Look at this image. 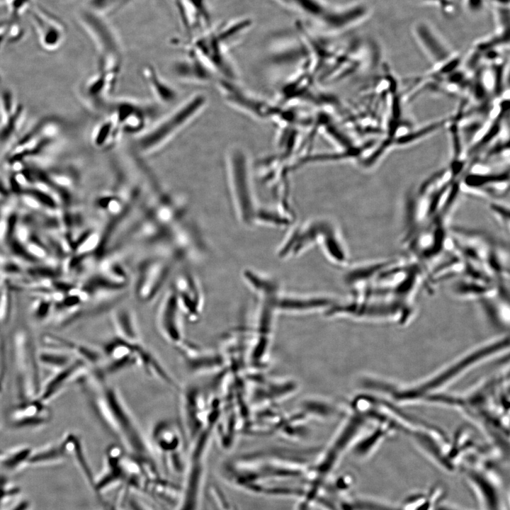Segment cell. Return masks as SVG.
<instances>
[{"mask_svg": "<svg viewBox=\"0 0 510 510\" xmlns=\"http://www.w3.org/2000/svg\"><path fill=\"white\" fill-rule=\"evenodd\" d=\"M87 391L92 406L108 429L134 450L145 451L147 444L137 423L119 395L106 378L91 375Z\"/></svg>", "mask_w": 510, "mask_h": 510, "instance_id": "6da1fadb", "label": "cell"}, {"mask_svg": "<svg viewBox=\"0 0 510 510\" xmlns=\"http://www.w3.org/2000/svg\"><path fill=\"white\" fill-rule=\"evenodd\" d=\"M317 245L334 264L345 265L348 261L347 249L339 227L324 217L311 219L295 227L282 242L278 254L282 259H291Z\"/></svg>", "mask_w": 510, "mask_h": 510, "instance_id": "7a4b0ae2", "label": "cell"}, {"mask_svg": "<svg viewBox=\"0 0 510 510\" xmlns=\"http://www.w3.org/2000/svg\"><path fill=\"white\" fill-rule=\"evenodd\" d=\"M227 166L234 202L240 219L247 225L264 222L281 225L283 219L277 210L263 208L258 203L244 152L237 147L231 149Z\"/></svg>", "mask_w": 510, "mask_h": 510, "instance_id": "3957f363", "label": "cell"}, {"mask_svg": "<svg viewBox=\"0 0 510 510\" xmlns=\"http://www.w3.org/2000/svg\"><path fill=\"white\" fill-rule=\"evenodd\" d=\"M206 103L202 94L189 97L137 139V149L147 154L162 147L201 113Z\"/></svg>", "mask_w": 510, "mask_h": 510, "instance_id": "277c9868", "label": "cell"}, {"mask_svg": "<svg viewBox=\"0 0 510 510\" xmlns=\"http://www.w3.org/2000/svg\"><path fill=\"white\" fill-rule=\"evenodd\" d=\"M16 393L20 402L38 398L42 382L34 341L24 329L16 332L11 341Z\"/></svg>", "mask_w": 510, "mask_h": 510, "instance_id": "5b68a950", "label": "cell"}, {"mask_svg": "<svg viewBox=\"0 0 510 510\" xmlns=\"http://www.w3.org/2000/svg\"><path fill=\"white\" fill-rule=\"evenodd\" d=\"M60 123L56 120L46 119L40 123L11 148L8 162L16 169L19 168L27 157L40 154L57 138L60 132Z\"/></svg>", "mask_w": 510, "mask_h": 510, "instance_id": "8992f818", "label": "cell"}, {"mask_svg": "<svg viewBox=\"0 0 510 510\" xmlns=\"http://www.w3.org/2000/svg\"><path fill=\"white\" fill-rule=\"evenodd\" d=\"M81 17L97 50L101 54V62L113 64L118 61L121 55V45L111 26L98 11L92 8L85 11Z\"/></svg>", "mask_w": 510, "mask_h": 510, "instance_id": "52a82bcc", "label": "cell"}, {"mask_svg": "<svg viewBox=\"0 0 510 510\" xmlns=\"http://www.w3.org/2000/svg\"><path fill=\"white\" fill-rule=\"evenodd\" d=\"M206 401L203 390L196 385H189L182 390V409L186 436L193 441L209 426Z\"/></svg>", "mask_w": 510, "mask_h": 510, "instance_id": "ba28073f", "label": "cell"}, {"mask_svg": "<svg viewBox=\"0 0 510 510\" xmlns=\"http://www.w3.org/2000/svg\"><path fill=\"white\" fill-rule=\"evenodd\" d=\"M89 366L83 361L76 358L70 365L52 375L42 382L38 398L47 404L56 399L70 385L81 380L89 373Z\"/></svg>", "mask_w": 510, "mask_h": 510, "instance_id": "9c48e42d", "label": "cell"}, {"mask_svg": "<svg viewBox=\"0 0 510 510\" xmlns=\"http://www.w3.org/2000/svg\"><path fill=\"white\" fill-rule=\"evenodd\" d=\"M52 419L47 404L38 398L20 402L8 415L9 426L16 429H37L45 427Z\"/></svg>", "mask_w": 510, "mask_h": 510, "instance_id": "30bf717a", "label": "cell"}, {"mask_svg": "<svg viewBox=\"0 0 510 510\" xmlns=\"http://www.w3.org/2000/svg\"><path fill=\"white\" fill-rule=\"evenodd\" d=\"M0 112V144H6L21 130L26 112L13 94L6 90L1 95Z\"/></svg>", "mask_w": 510, "mask_h": 510, "instance_id": "8fae6325", "label": "cell"}, {"mask_svg": "<svg viewBox=\"0 0 510 510\" xmlns=\"http://www.w3.org/2000/svg\"><path fill=\"white\" fill-rule=\"evenodd\" d=\"M183 433L178 424L170 419L157 421L150 432V441L162 454L177 455L183 445Z\"/></svg>", "mask_w": 510, "mask_h": 510, "instance_id": "7c38bea8", "label": "cell"}, {"mask_svg": "<svg viewBox=\"0 0 510 510\" xmlns=\"http://www.w3.org/2000/svg\"><path fill=\"white\" fill-rule=\"evenodd\" d=\"M35 14L40 45L48 50L57 48L63 39V28L56 20L40 11Z\"/></svg>", "mask_w": 510, "mask_h": 510, "instance_id": "4fadbf2b", "label": "cell"}, {"mask_svg": "<svg viewBox=\"0 0 510 510\" xmlns=\"http://www.w3.org/2000/svg\"><path fill=\"white\" fill-rule=\"evenodd\" d=\"M67 455L60 443H47L32 450L28 460L27 467L51 466L62 464Z\"/></svg>", "mask_w": 510, "mask_h": 510, "instance_id": "5bb4252c", "label": "cell"}, {"mask_svg": "<svg viewBox=\"0 0 510 510\" xmlns=\"http://www.w3.org/2000/svg\"><path fill=\"white\" fill-rule=\"evenodd\" d=\"M471 481L482 504L484 510H502L500 497L498 489L492 482L480 474H469ZM481 504V505H482Z\"/></svg>", "mask_w": 510, "mask_h": 510, "instance_id": "9a60e30c", "label": "cell"}, {"mask_svg": "<svg viewBox=\"0 0 510 510\" xmlns=\"http://www.w3.org/2000/svg\"><path fill=\"white\" fill-rule=\"evenodd\" d=\"M33 448L20 445L7 450H2L0 465L10 472H17L27 468L28 460Z\"/></svg>", "mask_w": 510, "mask_h": 510, "instance_id": "2e32d148", "label": "cell"}, {"mask_svg": "<svg viewBox=\"0 0 510 510\" xmlns=\"http://www.w3.org/2000/svg\"><path fill=\"white\" fill-rule=\"evenodd\" d=\"M38 356L40 365L52 373L66 368L76 359L67 353L46 348L38 352Z\"/></svg>", "mask_w": 510, "mask_h": 510, "instance_id": "e0dca14e", "label": "cell"}, {"mask_svg": "<svg viewBox=\"0 0 510 510\" xmlns=\"http://www.w3.org/2000/svg\"><path fill=\"white\" fill-rule=\"evenodd\" d=\"M149 84L156 97L160 101L169 102L175 98L176 93L151 68L145 72Z\"/></svg>", "mask_w": 510, "mask_h": 510, "instance_id": "ac0fdd59", "label": "cell"}, {"mask_svg": "<svg viewBox=\"0 0 510 510\" xmlns=\"http://www.w3.org/2000/svg\"><path fill=\"white\" fill-rule=\"evenodd\" d=\"M21 489L11 482L6 475L0 473V510L20 497Z\"/></svg>", "mask_w": 510, "mask_h": 510, "instance_id": "d6986e66", "label": "cell"}, {"mask_svg": "<svg viewBox=\"0 0 510 510\" xmlns=\"http://www.w3.org/2000/svg\"><path fill=\"white\" fill-rule=\"evenodd\" d=\"M426 4L437 6L443 13L450 15L455 9V4L453 0H419Z\"/></svg>", "mask_w": 510, "mask_h": 510, "instance_id": "ffe728a7", "label": "cell"}, {"mask_svg": "<svg viewBox=\"0 0 510 510\" xmlns=\"http://www.w3.org/2000/svg\"><path fill=\"white\" fill-rule=\"evenodd\" d=\"M32 509V504L30 501L25 497H21V496L14 501H13L11 504H9L7 506H6L4 510H31Z\"/></svg>", "mask_w": 510, "mask_h": 510, "instance_id": "44dd1931", "label": "cell"}, {"mask_svg": "<svg viewBox=\"0 0 510 510\" xmlns=\"http://www.w3.org/2000/svg\"><path fill=\"white\" fill-rule=\"evenodd\" d=\"M6 373V353L3 339L0 336V393L2 392Z\"/></svg>", "mask_w": 510, "mask_h": 510, "instance_id": "7402d4cb", "label": "cell"}, {"mask_svg": "<svg viewBox=\"0 0 510 510\" xmlns=\"http://www.w3.org/2000/svg\"><path fill=\"white\" fill-rule=\"evenodd\" d=\"M112 0H89V4L92 9L100 11L107 7V5Z\"/></svg>", "mask_w": 510, "mask_h": 510, "instance_id": "603a6c76", "label": "cell"}, {"mask_svg": "<svg viewBox=\"0 0 510 510\" xmlns=\"http://www.w3.org/2000/svg\"><path fill=\"white\" fill-rule=\"evenodd\" d=\"M483 6V0H467V6L474 12L481 9Z\"/></svg>", "mask_w": 510, "mask_h": 510, "instance_id": "cb8c5ba5", "label": "cell"}, {"mask_svg": "<svg viewBox=\"0 0 510 510\" xmlns=\"http://www.w3.org/2000/svg\"><path fill=\"white\" fill-rule=\"evenodd\" d=\"M441 510H456V509H448V508H443H443H441Z\"/></svg>", "mask_w": 510, "mask_h": 510, "instance_id": "d4e9b609", "label": "cell"}, {"mask_svg": "<svg viewBox=\"0 0 510 510\" xmlns=\"http://www.w3.org/2000/svg\"><path fill=\"white\" fill-rule=\"evenodd\" d=\"M1 453H2V450H0V458H1Z\"/></svg>", "mask_w": 510, "mask_h": 510, "instance_id": "484cf974", "label": "cell"}]
</instances>
